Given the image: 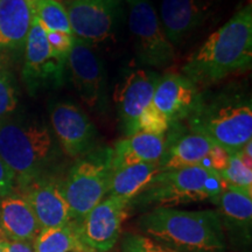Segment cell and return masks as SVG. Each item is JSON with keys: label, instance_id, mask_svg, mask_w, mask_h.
<instances>
[{"label": "cell", "instance_id": "6da1fadb", "mask_svg": "<svg viewBox=\"0 0 252 252\" xmlns=\"http://www.w3.org/2000/svg\"><path fill=\"white\" fill-rule=\"evenodd\" d=\"M252 62V6L248 4L210 35L182 68L198 89L249 70Z\"/></svg>", "mask_w": 252, "mask_h": 252}, {"label": "cell", "instance_id": "7a4b0ae2", "mask_svg": "<svg viewBox=\"0 0 252 252\" xmlns=\"http://www.w3.org/2000/svg\"><path fill=\"white\" fill-rule=\"evenodd\" d=\"M185 122L189 131L204 135L228 154L237 153L252 140L251 99L235 90L200 93Z\"/></svg>", "mask_w": 252, "mask_h": 252}, {"label": "cell", "instance_id": "3957f363", "mask_svg": "<svg viewBox=\"0 0 252 252\" xmlns=\"http://www.w3.org/2000/svg\"><path fill=\"white\" fill-rule=\"evenodd\" d=\"M139 228L157 242L186 252H222L224 229L215 210L185 212L169 207L154 208L139 220Z\"/></svg>", "mask_w": 252, "mask_h": 252}, {"label": "cell", "instance_id": "277c9868", "mask_svg": "<svg viewBox=\"0 0 252 252\" xmlns=\"http://www.w3.org/2000/svg\"><path fill=\"white\" fill-rule=\"evenodd\" d=\"M54 152V139L43 124L6 121L0 125V158L13 172L21 188L42 178Z\"/></svg>", "mask_w": 252, "mask_h": 252}, {"label": "cell", "instance_id": "5b68a950", "mask_svg": "<svg viewBox=\"0 0 252 252\" xmlns=\"http://www.w3.org/2000/svg\"><path fill=\"white\" fill-rule=\"evenodd\" d=\"M225 188L220 173L202 166L159 172L150 184L130 201L138 206L166 207L213 201ZM157 207V208H158Z\"/></svg>", "mask_w": 252, "mask_h": 252}, {"label": "cell", "instance_id": "8992f818", "mask_svg": "<svg viewBox=\"0 0 252 252\" xmlns=\"http://www.w3.org/2000/svg\"><path fill=\"white\" fill-rule=\"evenodd\" d=\"M112 175V149H94L77 158L67 176L59 182L72 222L80 223L108 194Z\"/></svg>", "mask_w": 252, "mask_h": 252}, {"label": "cell", "instance_id": "52a82bcc", "mask_svg": "<svg viewBox=\"0 0 252 252\" xmlns=\"http://www.w3.org/2000/svg\"><path fill=\"white\" fill-rule=\"evenodd\" d=\"M126 2L128 27L141 63L156 68L171 65L175 59L174 47L167 39L150 0H126Z\"/></svg>", "mask_w": 252, "mask_h": 252}, {"label": "cell", "instance_id": "ba28073f", "mask_svg": "<svg viewBox=\"0 0 252 252\" xmlns=\"http://www.w3.org/2000/svg\"><path fill=\"white\" fill-rule=\"evenodd\" d=\"M67 60L54 54L47 40L45 28L33 15L25 43V64L23 78L30 94H34L46 88L62 86Z\"/></svg>", "mask_w": 252, "mask_h": 252}, {"label": "cell", "instance_id": "9c48e42d", "mask_svg": "<svg viewBox=\"0 0 252 252\" xmlns=\"http://www.w3.org/2000/svg\"><path fill=\"white\" fill-rule=\"evenodd\" d=\"M128 206L130 201L123 197L109 196L100 201L78 223L80 241L94 250H111L121 235Z\"/></svg>", "mask_w": 252, "mask_h": 252}, {"label": "cell", "instance_id": "30bf717a", "mask_svg": "<svg viewBox=\"0 0 252 252\" xmlns=\"http://www.w3.org/2000/svg\"><path fill=\"white\" fill-rule=\"evenodd\" d=\"M67 63L81 99L91 110L105 109V74L103 63L89 43L75 36Z\"/></svg>", "mask_w": 252, "mask_h": 252}, {"label": "cell", "instance_id": "8fae6325", "mask_svg": "<svg viewBox=\"0 0 252 252\" xmlns=\"http://www.w3.org/2000/svg\"><path fill=\"white\" fill-rule=\"evenodd\" d=\"M122 0H69L65 1L72 35L86 42L108 39L117 20Z\"/></svg>", "mask_w": 252, "mask_h": 252}, {"label": "cell", "instance_id": "7c38bea8", "mask_svg": "<svg viewBox=\"0 0 252 252\" xmlns=\"http://www.w3.org/2000/svg\"><path fill=\"white\" fill-rule=\"evenodd\" d=\"M53 130L64 153L80 158L94 149L97 130L83 110L72 103L62 102L50 112Z\"/></svg>", "mask_w": 252, "mask_h": 252}, {"label": "cell", "instance_id": "4fadbf2b", "mask_svg": "<svg viewBox=\"0 0 252 252\" xmlns=\"http://www.w3.org/2000/svg\"><path fill=\"white\" fill-rule=\"evenodd\" d=\"M160 76L149 70L128 72L116 87L115 103L122 128L126 134H135V126L144 110L152 103Z\"/></svg>", "mask_w": 252, "mask_h": 252}, {"label": "cell", "instance_id": "5bb4252c", "mask_svg": "<svg viewBox=\"0 0 252 252\" xmlns=\"http://www.w3.org/2000/svg\"><path fill=\"white\" fill-rule=\"evenodd\" d=\"M222 0H162L161 26L172 45H181L219 9Z\"/></svg>", "mask_w": 252, "mask_h": 252}, {"label": "cell", "instance_id": "9a60e30c", "mask_svg": "<svg viewBox=\"0 0 252 252\" xmlns=\"http://www.w3.org/2000/svg\"><path fill=\"white\" fill-rule=\"evenodd\" d=\"M168 132L165 138V152L159 161V172L201 166L215 146L202 134L182 130L181 123L169 125Z\"/></svg>", "mask_w": 252, "mask_h": 252}, {"label": "cell", "instance_id": "2e32d148", "mask_svg": "<svg viewBox=\"0 0 252 252\" xmlns=\"http://www.w3.org/2000/svg\"><path fill=\"white\" fill-rule=\"evenodd\" d=\"M23 189V197L31 206L41 230L59 228L71 222L70 210L60 191L59 182L40 178Z\"/></svg>", "mask_w": 252, "mask_h": 252}, {"label": "cell", "instance_id": "e0dca14e", "mask_svg": "<svg viewBox=\"0 0 252 252\" xmlns=\"http://www.w3.org/2000/svg\"><path fill=\"white\" fill-rule=\"evenodd\" d=\"M200 89L184 75L167 74L160 77L153 94V105L168 119L181 123L196 103Z\"/></svg>", "mask_w": 252, "mask_h": 252}, {"label": "cell", "instance_id": "ac0fdd59", "mask_svg": "<svg viewBox=\"0 0 252 252\" xmlns=\"http://www.w3.org/2000/svg\"><path fill=\"white\" fill-rule=\"evenodd\" d=\"M0 229L8 241L31 242L41 228L33 210L23 196L7 195L0 201Z\"/></svg>", "mask_w": 252, "mask_h": 252}, {"label": "cell", "instance_id": "d6986e66", "mask_svg": "<svg viewBox=\"0 0 252 252\" xmlns=\"http://www.w3.org/2000/svg\"><path fill=\"white\" fill-rule=\"evenodd\" d=\"M212 202L219 208L223 229L250 238L252 223V190L225 186L222 193Z\"/></svg>", "mask_w": 252, "mask_h": 252}, {"label": "cell", "instance_id": "ffe728a7", "mask_svg": "<svg viewBox=\"0 0 252 252\" xmlns=\"http://www.w3.org/2000/svg\"><path fill=\"white\" fill-rule=\"evenodd\" d=\"M32 21L31 0H0V52L23 48Z\"/></svg>", "mask_w": 252, "mask_h": 252}, {"label": "cell", "instance_id": "44dd1931", "mask_svg": "<svg viewBox=\"0 0 252 252\" xmlns=\"http://www.w3.org/2000/svg\"><path fill=\"white\" fill-rule=\"evenodd\" d=\"M165 152V135L139 132L119 140L112 149V171L141 162H159Z\"/></svg>", "mask_w": 252, "mask_h": 252}, {"label": "cell", "instance_id": "7402d4cb", "mask_svg": "<svg viewBox=\"0 0 252 252\" xmlns=\"http://www.w3.org/2000/svg\"><path fill=\"white\" fill-rule=\"evenodd\" d=\"M159 173V162H141L112 171L108 194L131 201Z\"/></svg>", "mask_w": 252, "mask_h": 252}, {"label": "cell", "instance_id": "603a6c76", "mask_svg": "<svg viewBox=\"0 0 252 252\" xmlns=\"http://www.w3.org/2000/svg\"><path fill=\"white\" fill-rule=\"evenodd\" d=\"M78 223L71 222L59 228L41 230L34 239L35 252H75L84 247L78 238Z\"/></svg>", "mask_w": 252, "mask_h": 252}, {"label": "cell", "instance_id": "cb8c5ba5", "mask_svg": "<svg viewBox=\"0 0 252 252\" xmlns=\"http://www.w3.org/2000/svg\"><path fill=\"white\" fill-rule=\"evenodd\" d=\"M33 15L46 32H62L72 35L67 11L59 0H31Z\"/></svg>", "mask_w": 252, "mask_h": 252}, {"label": "cell", "instance_id": "d4e9b609", "mask_svg": "<svg viewBox=\"0 0 252 252\" xmlns=\"http://www.w3.org/2000/svg\"><path fill=\"white\" fill-rule=\"evenodd\" d=\"M239 152L229 154L228 166L220 175L225 186L252 190V168L245 166Z\"/></svg>", "mask_w": 252, "mask_h": 252}, {"label": "cell", "instance_id": "484cf974", "mask_svg": "<svg viewBox=\"0 0 252 252\" xmlns=\"http://www.w3.org/2000/svg\"><path fill=\"white\" fill-rule=\"evenodd\" d=\"M169 122L161 112L158 110L153 103H151L144 112L141 113L135 126V133L145 132V133L165 135L169 128Z\"/></svg>", "mask_w": 252, "mask_h": 252}, {"label": "cell", "instance_id": "4316f807", "mask_svg": "<svg viewBox=\"0 0 252 252\" xmlns=\"http://www.w3.org/2000/svg\"><path fill=\"white\" fill-rule=\"evenodd\" d=\"M122 252H180L147 236L127 234L123 239Z\"/></svg>", "mask_w": 252, "mask_h": 252}, {"label": "cell", "instance_id": "83f0119b", "mask_svg": "<svg viewBox=\"0 0 252 252\" xmlns=\"http://www.w3.org/2000/svg\"><path fill=\"white\" fill-rule=\"evenodd\" d=\"M17 96L9 77L0 72V117L13 112L17 108Z\"/></svg>", "mask_w": 252, "mask_h": 252}, {"label": "cell", "instance_id": "f1b7e54d", "mask_svg": "<svg viewBox=\"0 0 252 252\" xmlns=\"http://www.w3.org/2000/svg\"><path fill=\"white\" fill-rule=\"evenodd\" d=\"M47 40L54 54L60 58L68 60L69 53L74 45V35L62 33V32H46Z\"/></svg>", "mask_w": 252, "mask_h": 252}, {"label": "cell", "instance_id": "f546056e", "mask_svg": "<svg viewBox=\"0 0 252 252\" xmlns=\"http://www.w3.org/2000/svg\"><path fill=\"white\" fill-rule=\"evenodd\" d=\"M229 163V154L225 152L224 150L220 149V146L213 147V150L210 151L209 156L206 158V160L202 162V167H206V168L214 169L216 172H222L223 169L226 168Z\"/></svg>", "mask_w": 252, "mask_h": 252}, {"label": "cell", "instance_id": "4dcf8cb0", "mask_svg": "<svg viewBox=\"0 0 252 252\" xmlns=\"http://www.w3.org/2000/svg\"><path fill=\"white\" fill-rule=\"evenodd\" d=\"M14 174L0 158V197L11 195L14 188Z\"/></svg>", "mask_w": 252, "mask_h": 252}, {"label": "cell", "instance_id": "1f68e13d", "mask_svg": "<svg viewBox=\"0 0 252 252\" xmlns=\"http://www.w3.org/2000/svg\"><path fill=\"white\" fill-rule=\"evenodd\" d=\"M5 252H35L30 242L4 241Z\"/></svg>", "mask_w": 252, "mask_h": 252}, {"label": "cell", "instance_id": "d6a6232c", "mask_svg": "<svg viewBox=\"0 0 252 252\" xmlns=\"http://www.w3.org/2000/svg\"><path fill=\"white\" fill-rule=\"evenodd\" d=\"M75 252H104V251L94 250V249H91L89 247H87V245H84V247H82L81 249H78V250L75 251Z\"/></svg>", "mask_w": 252, "mask_h": 252}, {"label": "cell", "instance_id": "836d02e7", "mask_svg": "<svg viewBox=\"0 0 252 252\" xmlns=\"http://www.w3.org/2000/svg\"><path fill=\"white\" fill-rule=\"evenodd\" d=\"M0 252H5L4 250V239L0 238Z\"/></svg>", "mask_w": 252, "mask_h": 252}, {"label": "cell", "instance_id": "e575fe53", "mask_svg": "<svg viewBox=\"0 0 252 252\" xmlns=\"http://www.w3.org/2000/svg\"><path fill=\"white\" fill-rule=\"evenodd\" d=\"M65 1H69V0H65Z\"/></svg>", "mask_w": 252, "mask_h": 252}]
</instances>
